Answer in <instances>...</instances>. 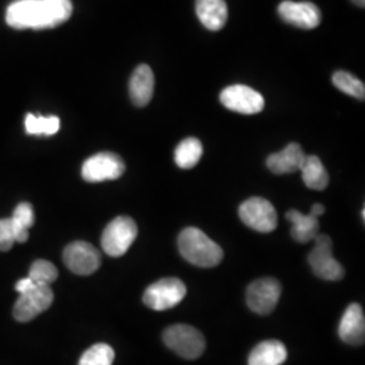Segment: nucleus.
Returning a JSON list of instances; mask_svg holds the SVG:
<instances>
[{
    "instance_id": "22",
    "label": "nucleus",
    "mask_w": 365,
    "mask_h": 365,
    "mask_svg": "<svg viewBox=\"0 0 365 365\" xmlns=\"http://www.w3.org/2000/svg\"><path fill=\"white\" fill-rule=\"evenodd\" d=\"M203 155V146L197 138H185L175 150V161L182 170H191L199 163Z\"/></svg>"
},
{
    "instance_id": "10",
    "label": "nucleus",
    "mask_w": 365,
    "mask_h": 365,
    "mask_svg": "<svg viewBox=\"0 0 365 365\" xmlns=\"http://www.w3.org/2000/svg\"><path fill=\"white\" fill-rule=\"evenodd\" d=\"M282 295V284L274 277H262L249 284L247 303L249 309L260 315L272 313Z\"/></svg>"
},
{
    "instance_id": "8",
    "label": "nucleus",
    "mask_w": 365,
    "mask_h": 365,
    "mask_svg": "<svg viewBox=\"0 0 365 365\" xmlns=\"http://www.w3.org/2000/svg\"><path fill=\"white\" fill-rule=\"evenodd\" d=\"M54 294L51 286L36 284L31 289L19 294L14 306V318L19 322H29L52 306Z\"/></svg>"
},
{
    "instance_id": "26",
    "label": "nucleus",
    "mask_w": 365,
    "mask_h": 365,
    "mask_svg": "<svg viewBox=\"0 0 365 365\" xmlns=\"http://www.w3.org/2000/svg\"><path fill=\"white\" fill-rule=\"evenodd\" d=\"M29 277L36 283V284H43V286H51L58 277V271L53 265L51 261L37 260L33 262L30 267Z\"/></svg>"
},
{
    "instance_id": "1",
    "label": "nucleus",
    "mask_w": 365,
    "mask_h": 365,
    "mask_svg": "<svg viewBox=\"0 0 365 365\" xmlns=\"http://www.w3.org/2000/svg\"><path fill=\"white\" fill-rule=\"evenodd\" d=\"M72 13L71 0H16L7 9L6 22L16 30H43L66 24Z\"/></svg>"
},
{
    "instance_id": "28",
    "label": "nucleus",
    "mask_w": 365,
    "mask_h": 365,
    "mask_svg": "<svg viewBox=\"0 0 365 365\" xmlns=\"http://www.w3.org/2000/svg\"><path fill=\"white\" fill-rule=\"evenodd\" d=\"M34 286H36V283L27 276L25 279L18 280V283L15 284V289H16L19 294H24V292H26L29 289H31Z\"/></svg>"
},
{
    "instance_id": "3",
    "label": "nucleus",
    "mask_w": 365,
    "mask_h": 365,
    "mask_svg": "<svg viewBox=\"0 0 365 365\" xmlns=\"http://www.w3.org/2000/svg\"><path fill=\"white\" fill-rule=\"evenodd\" d=\"M163 339L170 351L187 360H195L206 349L205 336L191 325H172L165 329Z\"/></svg>"
},
{
    "instance_id": "24",
    "label": "nucleus",
    "mask_w": 365,
    "mask_h": 365,
    "mask_svg": "<svg viewBox=\"0 0 365 365\" xmlns=\"http://www.w3.org/2000/svg\"><path fill=\"white\" fill-rule=\"evenodd\" d=\"M333 84L336 86V88H339V91L353 96L356 99L364 101L365 87L364 83L360 78H354L352 73L349 72H344L339 71L333 75Z\"/></svg>"
},
{
    "instance_id": "14",
    "label": "nucleus",
    "mask_w": 365,
    "mask_h": 365,
    "mask_svg": "<svg viewBox=\"0 0 365 365\" xmlns=\"http://www.w3.org/2000/svg\"><path fill=\"white\" fill-rule=\"evenodd\" d=\"M339 339L349 345H363L365 341V318L363 307L351 303L341 318Z\"/></svg>"
},
{
    "instance_id": "18",
    "label": "nucleus",
    "mask_w": 365,
    "mask_h": 365,
    "mask_svg": "<svg viewBox=\"0 0 365 365\" xmlns=\"http://www.w3.org/2000/svg\"><path fill=\"white\" fill-rule=\"evenodd\" d=\"M287 360V348L277 339H267L249 354V365H282Z\"/></svg>"
},
{
    "instance_id": "20",
    "label": "nucleus",
    "mask_w": 365,
    "mask_h": 365,
    "mask_svg": "<svg viewBox=\"0 0 365 365\" xmlns=\"http://www.w3.org/2000/svg\"><path fill=\"white\" fill-rule=\"evenodd\" d=\"M302 179L310 190L322 191L329 184V173L319 157L306 156L300 168Z\"/></svg>"
},
{
    "instance_id": "9",
    "label": "nucleus",
    "mask_w": 365,
    "mask_h": 365,
    "mask_svg": "<svg viewBox=\"0 0 365 365\" xmlns=\"http://www.w3.org/2000/svg\"><path fill=\"white\" fill-rule=\"evenodd\" d=\"M125 163L111 152H102L86 160L81 168V176L86 182H101L119 179L125 172Z\"/></svg>"
},
{
    "instance_id": "27",
    "label": "nucleus",
    "mask_w": 365,
    "mask_h": 365,
    "mask_svg": "<svg viewBox=\"0 0 365 365\" xmlns=\"http://www.w3.org/2000/svg\"><path fill=\"white\" fill-rule=\"evenodd\" d=\"M14 244H15V235H14L10 218L0 220V250L7 252L13 248Z\"/></svg>"
},
{
    "instance_id": "7",
    "label": "nucleus",
    "mask_w": 365,
    "mask_h": 365,
    "mask_svg": "<svg viewBox=\"0 0 365 365\" xmlns=\"http://www.w3.org/2000/svg\"><path fill=\"white\" fill-rule=\"evenodd\" d=\"M238 212L241 221L256 232L271 233L277 226V214L274 205L259 196L245 200L240 206Z\"/></svg>"
},
{
    "instance_id": "11",
    "label": "nucleus",
    "mask_w": 365,
    "mask_h": 365,
    "mask_svg": "<svg viewBox=\"0 0 365 365\" xmlns=\"http://www.w3.org/2000/svg\"><path fill=\"white\" fill-rule=\"evenodd\" d=\"M220 99L226 108L245 115L257 114L264 110L265 106L260 92L242 84H235L225 88L221 92Z\"/></svg>"
},
{
    "instance_id": "17",
    "label": "nucleus",
    "mask_w": 365,
    "mask_h": 365,
    "mask_svg": "<svg viewBox=\"0 0 365 365\" xmlns=\"http://www.w3.org/2000/svg\"><path fill=\"white\" fill-rule=\"evenodd\" d=\"M195 9L202 25L211 31H218L226 25L229 13L225 0H196Z\"/></svg>"
},
{
    "instance_id": "25",
    "label": "nucleus",
    "mask_w": 365,
    "mask_h": 365,
    "mask_svg": "<svg viewBox=\"0 0 365 365\" xmlns=\"http://www.w3.org/2000/svg\"><path fill=\"white\" fill-rule=\"evenodd\" d=\"M115 353L107 344H96L83 353L78 365H113Z\"/></svg>"
},
{
    "instance_id": "16",
    "label": "nucleus",
    "mask_w": 365,
    "mask_h": 365,
    "mask_svg": "<svg viewBox=\"0 0 365 365\" xmlns=\"http://www.w3.org/2000/svg\"><path fill=\"white\" fill-rule=\"evenodd\" d=\"M306 155L302 146L297 143L286 146L283 150L267 158V167L276 175H286L298 172L303 165Z\"/></svg>"
},
{
    "instance_id": "13",
    "label": "nucleus",
    "mask_w": 365,
    "mask_h": 365,
    "mask_svg": "<svg viewBox=\"0 0 365 365\" xmlns=\"http://www.w3.org/2000/svg\"><path fill=\"white\" fill-rule=\"evenodd\" d=\"M280 18L292 26L313 30L321 24V11L310 1H283L279 9Z\"/></svg>"
},
{
    "instance_id": "2",
    "label": "nucleus",
    "mask_w": 365,
    "mask_h": 365,
    "mask_svg": "<svg viewBox=\"0 0 365 365\" xmlns=\"http://www.w3.org/2000/svg\"><path fill=\"white\" fill-rule=\"evenodd\" d=\"M178 244L182 257L196 267L211 268L218 265L223 259L221 247L197 227L184 229L179 235Z\"/></svg>"
},
{
    "instance_id": "4",
    "label": "nucleus",
    "mask_w": 365,
    "mask_h": 365,
    "mask_svg": "<svg viewBox=\"0 0 365 365\" xmlns=\"http://www.w3.org/2000/svg\"><path fill=\"white\" fill-rule=\"evenodd\" d=\"M138 235L137 223L130 217H117L102 235V248L111 257L123 256Z\"/></svg>"
},
{
    "instance_id": "19",
    "label": "nucleus",
    "mask_w": 365,
    "mask_h": 365,
    "mask_svg": "<svg viewBox=\"0 0 365 365\" xmlns=\"http://www.w3.org/2000/svg\"><path fill=\"white\" fill-rule=\"evenodd\" d=\"M287 220L292 223L291 235L297 242L307 244L310 241H314V238L319 235L318 218L310 214L304 215L297 210H289L287 212Z\"/></svg>"
},
{
    "instance_id": "30",
    "label": "nucleus",
    "mask_w": 365,
    "mask_h": 365,
    "mask_svg": "<svg viewBox=\"0 0 365 365\" xmlns=\"http://www.w3.org/2000/svg\"><path fill=\"white\" fill-rule=\"evenodd\" d=\"M352 1L356 6H359V7H361V9L365 6V0H352Z\"/></svg>"
},
{
    "instance_id": "6",
    "label": "nucleus",
    "mask_w": 365,
    "mask_h": 365,
    "mask_svg": "<svg viewBox=\"0 0 365 365\" xmlns=\"http://www.w3.org/2000/svg\"><path fill=\"white\" fill-rule=\"evenodd\" d=\"M185 294L187 287L180 279L165 277L146 288L143 299L148 307L156 312H164L179 304Z\"/></svg>"
},
{
    "instance_id": "12",
    "label": "nucleus",
    "mask_w": 365,
    "mask_h": 365,
    "mask_svg": "<svg viewBox=\"0 0 365 365\" xmlns=\"http://www.w3.org/2000/svg\"><path fill=\"white\" fill-rule=\"evenodd\" d=\"M64 262L73 274L87 276L96 272L102 264L101 252L86 241H76L64 250Z\"/></svg>"
},
{
    "instance_id": "5",
    "label": "nucleus",
    "mask_w": 365,
    "mask_h": 365,
    "mask_svg": "<svg viewBox=\"0 0 365 365\" xmlns=\"http://www.w3.org/2000/svg\"><path fill=\"white\" fill-rule=\"evenodd\" d=\"M315 247L309 255V264L314 274L327 282L341 280L345 274L344 267L333 257V242L330 237L318 235L315 238Z\"/></svg>"
},
{
    "instance_id": "23",
    "label": "nucleus",
    "mask_w": 365,
    "mask_h": 365,
    "mask_svg": "<svg viewBox=\"0 0 365 365\" xmlns=\"http://www.w3.org/2000/svg\"><path fill=\"white\" fill-rule=\"evenodd\" d=\"M25 128L27 134L31 135H53L60 130L58 117H37L34 114H27L25 118Z\"/></svg>"
},
{
    "instance_id": "29",
    "label": "nucleus",
    "mask_w": 365,
    "mask_h": 365,
    "mask_svg": "<svg viewBox=\"0 0 365 365\" xmlns=\"http://www.w3.org/2000/svg\"><path fill=\"white\" fill-rule=\"evenodd\" d=\"M324 214H325V207L322 205H314L313 207H312L310 215H313L315 218H318V217H321Z\"/></svg>"
},
{
    "instance_id": "21",
    "label": "nucleus",
    "mask_w": 365,
    "mask_h": 365,
    "mask_svg": "<svg viewBox=\"0 0 365 365\" xmlns=\"http://www.w3.org/2000/svg\"><path fill=\"white\" fill-rule=\"evenodd\" d=\"M13 226L15 242L24 244L29 238V229L34 225V210L27 202L19 203L10 218Z\"/></svg>"
},
{
    "instance_id": "15",
    "label": "nucleus",
    "mask_w": 365,
    "mask_h": 365,
    "mask_svg": "<svg viewBox=\"0 0 365 365\" xmlns=\"http://www.w3.org/2000/svg\"><path fill=\"white\" fill-rule=\"evenodd\" d=\"M155 91V75L150 66L141 64L131 75L129 83L131 102L137 107H145L152 101Z\"/></svg>"
}]
</instances>
